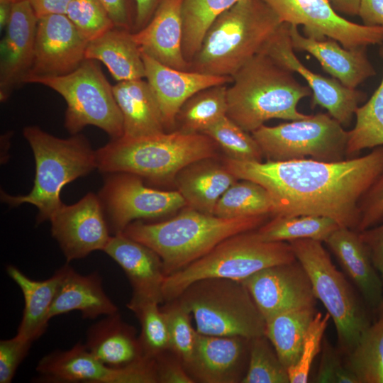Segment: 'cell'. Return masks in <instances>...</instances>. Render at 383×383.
<instances>
[{"label": "cell", "mask_w": 383, "mask_h": 383, "mask_svg": "<svg viewBox=\"0 0 383 383\" xmlns=\"http://www.w3.org/2000/svg\"><path fill=\"white\" fill-rule=\"evenodd\" d=\"M224 165L238 179L266 189L273 202L272 216H326L356 231L360 200L383 172V146L338 162H240L227 157Z\"/></svg>", "instance_id": "6da1fadb"}, {"label": "cell", "mask_w": 383, "mask_h": 383, "mask_svg": "<svg viewBox=\"0 0 383 383\" xmlns=\"http://www.w3.org/2000/svg\"><path fill=\"white\" fill-rule=\"evenodd\" d=\"M270 216L226 218L188 206L167 221H134L123 233L155 251L162 262L167 276L203 257L226 238L257 229Z\"/></svg>", "instance_id": "7a4b0ae2"}, {"label": "cell", "mask_w": 383, "mask_h": 383, "mask_svg": "<svg viewBox=\"0 0 383 383\" xmlns=\"http://www.w3.org/2000/svg\"><path fill=\"white\" fill-rule=\"evenodd\" d=\"M293 73L268 55L257 54L232 77L227 89V116L250 133L270 119L307 117L297 105L312 92Z\"/></svg>", "instance_id": "3957f363"}, {"label": "cell", "mask_w": 383, "mask_h": 383, "mask_svg": "<svg viewBox=\"0 0 383 383\" xmlns=\"http://www.w3.org/2000/svg\"><path fill=\"white\" fill-rule=\"evenodd\" d=\"M216 143L204 133L180 130L156 135L111 139L96 150L104 174L126 172L154 184L175 179L187 166L216 155Z\"/></svg>", "instance_id": "277c9868"}, {"label": "cell", "mask_w": 383, "mask_h": 383, "mask_svg": "<svg viewBox=\"0 0 383 383\" xmlns=\"http://www.w3.org/2000/svg\"><path fill=\"white\" fill-rule=\"evenodd\" d=\"M282 23L262 0H240L211 25L189 70L232 77L261 51Z\"/></svg>", "instance_id": "5b68a950"}, {"label": "cell", "mask_w": 383, "mask_h": 383, "mask_svg": "<svg viewBox=\"0 0 383 383\" xmlns=\"http://www.w3.org/2000/svg\"><path fill=\"white\" fill-rule=\"evenodd\" d=\"M23 134L33 151L35 174L33 186L26 195L1 192V199L11 206L30 204L38 209V224L50 221L62 205V188L97 169L96 150L82 134L67 138L54 136L37 126L23 128Z\"/></svg>", "instance_id": "8992f818"}, {"label": "cell", "mask_w": 383, "mask_h": 383, "mask_svg": "<svg viewBox=\"0 0 383 383\" xmlns=\"http://www.w3.org/2000/svg\"><path fill=\"white\" fill-rule=\"evenodd\" d=\"M296 258L288 242L260 240L255 230L232 235L203 257L165 278L164 301L176 299L192 283L207 278L243 281L265 267Z\"/></svg>", "instance_id": "52a82bcc"}, {"label": "cell", "mask_w": 383, "mask_h": 383, "mask_svg": "<svg viewBox=\"0 0 383 383\" xmlns=\"http://www.w3.org/2000/svg\"><path fill=\"white\" fill-rule=\"evenodd\" d=\"M176 299L192 314L200 334L248 340L265 335V321L240 281L203 279Z\"/></svg>", "instance_id": "ba28073f"}, {"label": "cell", "mask_w": 383, "mask_h": 383, "mask_svg": "<svg viewBox=\"0 0 383 383\" xmlns=\"http://www.w3.org/2000/svg\"><path fill=\"white\" fill-rule=\"evenodd\" d=\"M289 243L309 277L316 299L322 302L333 321L338 348L345 356L371 325L369 309L333 265L322 242L301 239Z\"/></svg>", "instance_id": "9c48e42d"}, {"label": "cell", "mask_w": 383, "mask_h": 383, "mask_svg": "<svg viewBox=\"0 0 383 383\" xmlns=\"http://www.w3.org/2000/svg\"><path fill=\"white\" fill-rule=\"evenodd\" d=\"M28 83L48 87L63 97L67 104L65 127L71 135L79 133L87 126H94L111 139L123 135V116L113 86L96 60L85 59L71 73L34 78Z\"/></svg>", "instance_id": "30bf717a"}, {"label": "cell", "mask_w": 383, "mask_h": 383, "mask_svg": "<svg viewBox=\"0 0 383 383\" xmlns=\"http://www.w3.org/2000/svg\"><path fill=\"white\" fill-rule=\"evenodd\" d=\"M270 161L345 159L348 131L328 113H319L275 126H262L251 133Z\"/></svg>", "instance_id": "8fae6325"}, {"label": "cell", "mask_w": 383, "mask_h": 383, "mask_svg": "<svg viewBox=\"0 0 383 383\" xmlns=\"http://www.w3.org/2000/svg\"><path fill=\"white\" fill-rule=\"evenodd\" d=\"M104 175L98 196L111 235L123 232L134 221L158 218L187 206L178 191L148 187L137 175L126 172Z\"/></svg>", "instance_id": "7c38bea8"}, {"label": "cell", "mask_w": 383, "mask_h": 383, "mask_svg": "<svg viewBox=\"0 0 383 383\" xmlns=\"http://www.w3.org/2000/svg\"><path fill=\"white\" fill-rule=\"evenodd\" d=\"M36 371L43 382L155 383V360L145 358L122 368H112L96 358L80 343L66 350H55L40 359Z\"/></svg>", "instance_id": "4fadbf2b"}, {"label": "cell", "mask_w": 383, "mask_h": 383, "mask_svg": "<svg viewBox=\"0 0 383 383\" xmlns=\"http://www.w3.org/2000/svg\"><path fill=\"white\" fill-rule=\"evenodd\" d=\"M282 23L302 26L304 35L331 38L353 49L383 43V28L351 22L338 14L329 0H262Z\"/></svg>", "instance_id": "5bb4252c"}, {"label": "cell", "mask_w": 383, "mask_h": 383, "mask_svg": "<svg viewBox=\"0 0 383 383\" xmlns=\"http://www.w3.org/2000/svg\"><path fill=\"white\" fill-rule=\"evenodd\" d=\"M280 65L301 75L312 92L311 106H319L343 126H348L366 95L350 89L333 77L316 74L307 68L294 54L289 24L282 23L261 51ZM259 52V53H260Z\"/></svg>", "instance_id": "9a60e30c"}, {"label": "cell", "mask_w": 383, "mask_h": 383, "mask_svg": "<svg viewBox=\"0 0 383 383\" xmlns=\"http://www.w3.org/2000/svg\"><path fill=\"white\" fill-rule=\"evenodd\" d=\"M49 221L67 262L103 251L112 235L100 199L93 192L73 204L63 203Z\"/></svg>", "instance_id": "2e32d148"}, {"label": "cell", "mask_w": 383, "mask_h": 383, "mask_svg": "<svg viewBox=\"0 0 383 383\" xmlns=\"http://www.w3.org/2000/svg\"><path fill=\"white\" fill-rule=\"evenodd\" d=\"M88 43L65 14L38 18L33 62L25 84L34 78L72 72L85 60Z\"/></svg>", "instance_id": "e0dca14e"}, {"label": "cell", "mask_w": 383, "mask_h": 383, "mask_svg": "<svg viewBox=\"0 0 383 383\" xmlns=\"http://www.w3.org/2000/svg\"><path fill=\"white\" fill-rule=\"evenodd\" d=\"M241 282L265 321L287 310L316 305L309 277L297 260L265 267Z\"/></svg>", "instance_id": "ac0fdd59"}, {"label": "cell", "mask_w": 383, "mask_h": 383, "mask_svg": "<svg viewBox=\"0 0 383 383\" xmlns=\"http://www.w3.org/2000/svg\"><path fill=\"white\" fill-rule=\"evenodd\" d=\"M38 18L27 0L13 4L0 46V100L4 102L25 84L34 59Z\"/></svg>", "instance_id": "d6986e66"}, {"label": "cell", "mask_w": 383, "mask_h": 383, "mask_svg": "<svg viewBox=\"0 0 383 383\" xmlns=\"http://www.w3.org/2000/svg\"><path fill=\"white\" fill-rule=\"evenodd\" d=\"M145 78L158 102L165 131L176 124L178 112L185 101L196 92L210 87L231 82V77H220L166 66L141 52Z\"/></svg>", "instance_id": "ffe728a7"}, {"label": "cell", "mask_w": 383, "mask_h": 383, "mask_svg": "<svg viewBox=\"0 0 383 383\" xmlns=\"http://www.w3.org/2000/svg\"><path fill=\"white\" fill-rule=\"evenodd\" d=\"M249 343L250 340L242 337L197 333L192 359L185 368L194 379L201 382H241Z\"/></svg>", "instance_id": "44dd1931"}, {"label": "cell", "mask_w": 383, "mask_h": 383, "mask_svg": "<svg viewBox=\"0 0 383 383\" xmlns=\"http://www.w3.org/2000/svg\"><path fill=\"white\" fill-rule=\"evenodd\" d=\"M123 270L133 289L132 297L164 301L166 277L159 255L123 232L112 235L103 250Z\"/></svg>", "instance_id": "7402d4cb"}, {"label": "cell", "mask_w": 383, "mask_h": 383, "mask_svg": "<svg viewBox=\"0 0 383 383\" xmlns=\"http://www.w3.org/2000/svg\"><path fill=\"white\" fill-rule=\"evenodd\" d=\"M289 35L294 50L313 55L327 73L348 88L357 89L376 74L366 54V47L348 49L331 38H311L301 35L294 25H289Z\"/></svg>", "instance_id": "603a6c76"}, {"label": "cell", "mask_w": 383, "mask_h": 383, "mask_svg": "<svg viewBox=\"0 0 383 383\" xmlns=\"http://www.w3.org/2000/svg\"><path fill=\"white\" fill-rule=\"evenodd\" d=\"M182 1L165 0L144 28L132 33L141 52L166 66L189 70L182 50Z\"/></svg>", "instance_id": "cb8c5ba5"}, {"label": "cell", "mask_w": 383, "mask_h": 383, "mask_svg": "<svg viewBox=\"0 0 383 383\" xmlns=\"http://www.w3.org/2000/svg\"><path fill=\"white\" fill-rule=\"evenodd\" d=\"M324 243L357 288L367 308L377 313L383 301V282L359 232L340 226Z\"/></svg>", "instance_id": "d4e9b609"}, {"label": "cell", "mask_w": 383, "mask_h": 383, "mask_svg": "<svg viewBox=\"0 0 383 383\" xmlns=\"http://www.w3.org/2000/svg\"><path fill=\"white\" fill-rule=\"evenodd\" d=\"M60 271L61 277L49 311L50 320L72 311H79L82 318L87 319L118 312V307L104 292L98 272L80 274L69 262Z\"/></svg>", "instance_id": "484cf974"}, {"label": "cell", "mask_w": 383, "mask_h": 383, "mask_svg": "<svg viewBox=\"0 0 383 383\" xmlns=\"http://www.w3.org/2000/svg\"><path fill=\"white\" fill-rule=\"evenodd\" d=\"M99 361L112 368H122L145 356L133 327L126 323L118 312L91 325L84 343Z\"/></svg>", "instance_id": "4316f807"}, {"label": "cell", "mask_w": 383, "mask_h": 383, "mask_svg": "<svg viewBox=\"0 0 383 383\" xmlns=\"http://www.w3.org/2000/svg\"><path fill=\"white\" fill-rule=\"evenodd\" d=\"M113 92L123 116V136L140 138L166 132L158 102L146 79L118 82Z\"/></svg>", "instance_id": "83f0119b"}, {"label": "cell", "mask_w": 383, "mask_h": 383, "mask_svg": "<svg viewBox=\"0 0 383 383\" xmlns=\"http://www.w3.org/2000/svg\"><path fill=\"white\" fill-rule=\"evenodd\" d=\"M210 159L195 162L176 176L178 192L187 206L213 214L216 203L238 179L223 165Z\"/></svg>", "instance_id": "f1b7e54d"}, {"label": "cell", "mask_w": 383, "mask_h": 383, "mask_svg": "<svg viewBox=\"0 0 383 383\" xmlns=\"http://www.w3.org/2000/svg\"><path fill=\"white\" fill-rule=\"evenodd\" d=\"M85 59L101 62L118 82L145 78L140 49L128 30L115 27L89 42Z\"/></svg>", "instance_id": "f546056e"}, {"label": "cell", "mask_w": 383, "mask_h": 383, "mask_svg": "<svg viewBox=\"0 0 383 383\" xmlns=\"http://www.w3.org/2000/svg\"><path fill=\"white\" fill-rule=\"evenodd\" d=\"M10 278L18 286L24 299V309L16 335L33 342L48 326L49 311L59 285L61 273L58 269L50 278L34 280L13 265L6 267Z\"/></svg>", "instance_id": "4dcf8cb0"}, {"label": "cell", "mask_w": 383, "mask_h": 383, "mask_svg": "<svg viewBox=\"0 0 383 383\" xmlns=\"http://www.w3.org/2000/svg\"><path fill=\"white\" fill-rule=\"evenodd\" d=\"M316 311L306 306L279 313L265 321V335L288 369L299 359L302 343Z\"/></svg>", "instance_id": "1f68e13d"}, {"label": "cell", "mask_w": 383, "mask_h": 383, "mask_svg": "<svg viewBox=\"0 0 383 383\" xmlns=\"http://www.w3.org/2000/svg\"><path fill=\"white\" fill-rule=\"evenodd\" d=\"M340 226L334 220L321 216H274L255 230L263 241L291 242L311 239L325 242Z\"/></svg>", "instance_id": "d6a6232c"}, {"label": "cell", "mask_w": 383, "mask_h": 383, "mask_svg": "<svg viewBox=\"0 0 383 383\" xmlns=\"http://www.w3.org/2000/svg\"><path fill=\"white\" fill-rule=\"evenodd\" d=\"M227 89L226 84L216 85L201 90L188 99L177 116L178 130L203 133L226 116Z\"/></svg>", "instance_id": "836d02e7"}, {"label": "cell", "mask_w": 383, "mask_h": 383, "mask_svg": "<svg viewBox=\"0 0 383 383\" xmlns=\"http://www.w3.org/2000/svg\"><path fill=\"white\" fill-rule=\"evenodd\" d=\"M240 0H183L182 50L190 63L199 50L204 35L213 22Z\"/></svg>", "instance_id": "e575fe53"}, {"label": "cell", "mask_w": 383, "mask_h": 383, "mask_svg": "<svg viewBox=\"0 0 383 383\" xmlns=\"http://www.w3.org/2000/svg\"><path fill=\"white\" fill-rule=\"evenodd\" d=\"M344 361L358 383H383V316L364 331Z\"/></svg>", "instance_id": "d590c367"}, {"label": "cell", "mask_w": 383, "mask_h": 383, "mask_svg": "<svg viewBox=\"0 0 383 383\" xmlns=\"http://www.w3.org/2000/svg\"><path fill=\"white\" fill-rule=\"evenodd\" d=\"M240 180L236 181L221 196L213 214L226 218L260 215L272 216L273 202L266 189L257 182Z\"/></svg>", "instance_id": "8d00e7d4"}, {"label": "cell", "mask_w": 383, "mask_h": 383, "mask_svg": "<svg viewBox=\"0 0 383 383\" xmlns=\"http://www.w3.org/2000/svg\"><path fill=\"white\" fill-rule=\"evenodd\" d=\"M355 116V126L348 131L346 156L383 146V78L369 100L358 107Z\"/></svg>", "instance_id": "74e56055"}, {"label": "cell", "mask_w": 383, "mask_h": 383, "mask_svg": "<svg viewBox=\"0 0 383 383\" xmlns=\"http://www.w3.org/2000/svg\"><path fill=\"white\" fill-rule=\"evenodd\" d=\"M160 304L153 299L132 297L127 304L140 323L139 340L143 353L153 359L170 350L168 328Z\"/></svg>", "instance_id": "f35d334b"}, {"label": "cell", "mask_w": 383, "mask_h": 383, "mask_svg": "<svg viewBox=\"0 0 383 383\" xmlns=\"http://www.w3.org/2000/svg\"><path fill=\"white\" fill-rule=\"evenodd\" d=\"M243 383H290L287 369L264 335L250 340L248 366Z\"/></svg>", "instance_id": "ab89813d"}, {"label": "cell", "mask_w": 383, "mask_h": 383, "mask_svg": "<svg viewBox=\"0 0 383 383\" xmlns=\"http://www.w3.org/2000/svg\"><path fill=\"white\" fill-rule=\"evenodd\" d=\"M219 145L228 157L240 162H262L263 154L252 134L227 116L204 133Z\"/></svg>", "instance_id": "60d3db41"}, {"label": "cell", "mask_w": 383, "mask_h": 383, "mask_svg": "<svg viewBox=\"0 0 383 383\" xmlns=\"http://www.w3.org/2000/svg\"><path fill=\"white\" fill-rule=\"evenodd\" d=\"M167 302L162 310L168 328L170 350L174 351L186 367L194 350L197 332L191 324V313L177 299Z\"/></svg>", "instance_id": "b9f144b4"}, {"label": "cell", "mask_w": 383, "mask_h": 383, "mask_svg": "<svg viewBox=\"0 0 383 383\" xmlns=\"http://www.w3.org/2000/svg\"><path fill=\"white\" fill-rule=\"evenodd\" d=\"M65 15L87 42L115 28L113 21L99 0H72Z\"/></svg>", "instance_id": "7bdbcfd3"}, {"label": "cell", "mask_w": 383, "mask_h": 383, "mask_svg": "<svg viewBox=\"0 0 383 383\" xmlns=\"http://www.w3.org/2000/svg\"><path fill=\"white\" fill-rule=\"evenodd\" d=\"M331 318L327 312H316L305 335L296 362L287 369L290 383H306L316 355L321 350L323 334Z\"/></svg>", "instance_id": "ee69618b"}, {"label": "cell", "mask_w": 383, "mask_h": 383, "mask_svg": "<svg viewBox=\"0 0 383 383\" xmlns=\"http://www.w3.org/2000/svg\"><path fill=\"white\" fill-rule=\"evenodd\" d=\"M321 357L315 382L318 383H358L355 375L348 369L342 353L326 338L321 347Z\"/></svg>", "instance_id": "f6af8a7d"}, {"label": "cell", "mask_w": 383, "mask_h": 383, "mask_svg": "<svg viewBox=\"0 0 383 383\" xmlns=\"http://www.w3.org/2000/svg\"><path fill=\"white\" fill-rule=\"evenodd\" d=\"M32 343L18 335L0 341V383L11 382Z\"/></svg>", "instance_id": "bcb514c9"}, {"label": "cell", "mask_w": 383, "mask_h": 383, "mask_svg": "<svg viewBox=\"0 0 383 383\" xmlns=\"http://www.w3.org/2000/svg\"><path fill=\"white\" fill-rule=\"evenodd\" d=\"M357 232L377 225L383 218V172L362 196L359 202Z\"/></svg>", "instance_id": "7dc6e473"}, {"label": "cell", "mask_w": 383, "mask_h": 383, "mask_svg": "<svg viewBox=\"0 0 383 383\" xmlns=\"http://www.w3.org/2000/svg\"><path fill=\"white\" fill-rule=\"evenodd\" d=\"M359 234L383 282V218L377 225L359 232ZM377 313L379 317L383 316V301Z\"/></svg>", "instance_id": "c3c4849f"}, {"label": "cell", "mask_w": 383, "mask_h": 383, "mask_svg": "<svg viewBox=\"0 0 383 383\" xmlns=\"http://www.w3.org/2000/svg\"><path fill=\"white\" fill-rule=\"evenodd\" d=\"M157 382L193 383L194 379L183 363L167 358L165 353L154 358Z\"/></svg>", "instance_id": "681fc988"}, {"label": "cell", "mask_w": 383, "mask_h": 383, "mask_svg": "<svg viewBox=\"0 0 383 383\" xmlns=\"http://www.w3.org/2000/svg\"><path fill=\"white\" fill-rule=\"evenodd\" d=\"M107 11L115 27L133 32L135 16V0H99Z\"/></svg>", "instance_id": "f907efd6"}, {"label": "cell", "mask_w": 383, "mask_h": 383, "mask_svg": "<svg viewBox=\"0 0 383 383\" xmlns=\"http://www.w3.org/2000/svg\"><path fill=\"white\" fill-rule=\"evenodd\" d=\"M357 15L364 25L383 28V0H360Z\"/></svg>", "instance_id": "816d5d0a"}, {"label": "cell", "mask_w": 383, "mask_h": 383, "mask_svg": "<svg viewBox=\"0 0 383 383\" xmlns=\"http://www.w3.org/2000/svg\"><path fill=\"white\" fill-rule=\"evenodd\" d=\"M165 0H135L136 16L133 32L144 28Z\"/></svg>", "instance_id": "f5cc1de1"}, {"label": "cell", "mask_w": 383, "mask_h": 383, "mask_svg": "<svg viewBox=\"0 0 383 383\" xmlns=\"http://www.w3.org/2000/svg\"><path fill=\"white\" fill-rule=\"evenodd\" d=\"M38 18L50 14H65L72 0H27Z\"/></svg>", "instance_id": "db71d44e"}, {"label": "cell", "mask_w": 383, "mask_h": 383, "mask_svg": "<svg viewBox=\"0 0 383 383\" xmlns=\"http://www.w3.org/2000/svg\"><path fill=\"white\" fill-rule=\"evenodd\" d=\"M332 6L340 12L350 15H357L360 0H329Z\"/></svg>", "instance_id": "11a10c76"}, {"label": "cell", "mask_w": 383, "mask_h": 383, "mask_svg": "<svg viewBox=\"0 0 383 383\" xmlns=\"http://www.w3.org/2000/svg\"><path fill=\"white\" fill-rule=\"evenodd\" d=\"M13 4L0 2V28L5 29L9 22Z\"/></svg>", "instance_id": "9f6ffc18"}, {"label": "cell", "mask_w": 383, "mask_h": 383, "mask_svg": "<svg viewBox=\"0 0 383 383\" xmlns=\"http://www.w3.org/2000/svg\"><path fill=\"white\" fill-rule=\"evenodd\" d=\"M21 0H0V2H7L10 4H15L18 1H20Z\"/></svg>", "instance_id": "6f0895ef"}]
</instances>
